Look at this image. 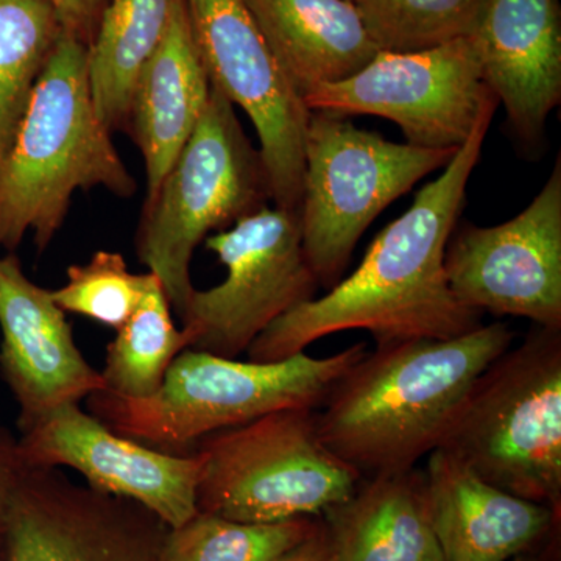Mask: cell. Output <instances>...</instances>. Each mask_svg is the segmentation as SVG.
<instances>
[{"label":"cell","instance_id":"1","mask_svg":"<svg viewBox=\"0 0 561 561\" xmlns=\"http://www.w3.org/2000/svg\"><path fill=\"white\" fill-rule=\"evenodd\" d=\"M497 106L494 95L485 102L467 142L442 175L421 187L411 208L373 239L356 272L279 317L251 343L249 360L289 359L343 331L370 332L376 346H387L446 341L481 327L482 313L449 289L445 250Z\"/></svg>","mask_w":561,"mask_h":561},{"label":"cell","instance_id":"2","mask_svg":"<svg viewBox=\"0 0 561 561\" xmlns=\"http://www.w3.org/2000/svg\"><path fill=\"white\" fill-rule=\"evenodd\" d=\"M507 324L376 346L316 411L321 442L362 478L409 471L440 448L479 375L511 348Z\"/></svg>","mask_w":561,"mask_h":561},{"label":"cell","instance_id":"3","mask_svg":"<svg viewBox=\"0 0 561 561\" xmlns=\"http://www.w3.org/2000/svg\"><path fill=\"white\" fill-rule=\"evenodd\" d=\"M111 135L92 99L88 46L62 31L0 171V250L14 253L33 232L38 253L46 251L77 191L135 195Z\"/></svg>","mask_w":561,"mask_h":561},{"label":"cell","instance_id":"4","mask_svg":"<svg viewBox=\"0 0 561 561\" xmlns=\"http://www.w3.org/2000/svg\"><path fill=\"white\" fill-rule=\"evenodd\" d=\"M364 342L328 357L306 353L279 362L227 359L186 350L147 398L99 390L92 416L116 434L169 454L194 453L202 438L283 409H317L332 386L367 354Z\"/></svg>","mask_w":561,"mask_h":561},{"label":"cell","instance_id":"5","mask_svg":"<svg viewBox=\"0 0 561 561\" xmlns=\"http://www.w3.org/2000/svg\"><path fill=\"white\" fill-rule=\"evenodd\" d=\"M442 449L491 485L561 505V331L535 327L479 375Z\"/></svg>","mask_w":561,"mask_h":561},{"label":"cell","instance_id":"6","mask_svg":"<svg viewBox=\"0 0 561 561\" xmlns=\"http://www.w3.org/2000/svg\"><path fill=\"white\" fill-rule=\"evenodd\" d=\"M271 202L260 149L247 138L236 106L210 84L197 128L147 198L136 232L140 264L160 278L180 319L195 290L191 265L197 247Z\"/></svg>","mask_w":561,"mask_h":561},{"label":"cell","instance_id":"7","mask_svg":"<svg viewBox=\"0 0 561 561\" xmlns=\"http://www.w3.org/2000/svg\"><path fill=\"white\" fill-rule=\"evenodd\" d=\"M459 149H423L360 130L348 116L311 111L300 205L302 250L319 287L341 283L373 220Z\"/></svg>","mask_w":561,"mask_h":561},{"label":"cell","instance_id":"8","mask_svg":"<svg viewBox=\"0 0 561 561\" xmlns=\"http://www.w3.org/2000/svg\"><path fill=\"white\" fill-rule=\"evenodd\" d=\"M198 511L232 522L316 518L356 491L362 476L321 442L313 409H283L202 438Z\"/></svg>","mask_w":561,"mask_h":561},{"label":"cell","instance_id":"9","mask_svg":"<svg viewBox=\"0 0 561 561\" xmlns=\"http://www.w3.org/2000/svg\"><path fill=\"white\" fill-rule=\"evenodd\" d=\"M205 243L227 278L191 295L181 317L190 350L236 359L279 317L316 298L298 213L268 205Z\"/></svg>","mask_w":561,"mask_h":561},{"label":"cell","instance_id":"10","mask_svg":"<svg viewBox=\"0 0 561 561\" xmlns=\"http://www.w3.org/2000/svg\"><path fill=\"white\" fill-rule=\"evenodd\" d=\"M493 92L474 36L421 51H383L359 72L302 98L309 111L386 117L411 146L460 149Z\"/></svg>","mask_w":561,"mask_h":561},{"label":"cell","instance_id":"11","mask_svg":"<svg viewBox=\"0 0 561 561\" xmlns=\"http://www.w3.org/2000/svg\"><path fill=\"white\" fill-rule=\"evenodd\" d=\"M168 534L138 502L25 467L0 518V561H168Z\"/></svg>","mask_w":561,"mask_h":561},{"label":"cell","instance_id":"12","mask_svg":"<svg viewBox=\"0 0 561 561\" xmlns=\"http://www.w3.org/2000/svg\"><path fill=\"white\" fill-rule=\"evenodd\" d=\"M454 297L472 311L561 331V160L530 205L496 227L457 224L446 243Z\"/></svg>","mask_w":561,"mask_h":561},{"label":"cell","instance_id":"13","mask_svg":"<svg viewBox=\"0 0 561 561\" xmlns=\"http://www.w3.org/2000/svg\"><path fill=\"white\" fill-rule=\"evenodd\" d=\"M210 80L256 128L273 205L300 213L309 111L276 65L245 0H186Z\"/></svg>","mask_w":561,"mask_h":561},{"label":"cell","instance_id":"14","mask_svg":"<svg viewBox=\"0 0 561 561\" xmlns=\"http://www.w3.org/2000/svg\"><path fill=\"white\" fill-rule=\"evenodd\" d=\"M28 468H70L101 493L138 502L169 529L198 513L203 457L150 448L106 427L79 404L49 413L18 438Z\"/></svg>","mask_w":561,"mask_h":561},{"label":"cell","instance_id":"15","mask_svg":"<svg viewBox=\"0 0 561 561\" xmlns=\"http://www.w3.org/2000/svg\"><path fill=\"white\" fill-rule=\"evenodd\" d=\"M0 378L20 405L18 430H32L66 404L103 390L51 290L33 283L14 253L0 254Z\"/></svg>","mask_w":561,"mask_h":561},{"label":"cell","instance_id":"16","mask_svg":"<svg viewBox=\"0 0 561 561\" xmlns=\"http://www.w3.org/2000/svg\"><path fill=\"white\" fill-rule=\"evenodd\" d=\"M483 81L505 106L519 146L541 149L561 102L559 0H490L474 33Z\"/></svg>","mask_w":561,"mask_h":561},{"label":"cell","instance_id":"17","mask_svg":"<svg viewBox=\"0 0 561 561\" xmlns=\"http://www.w3.org/2000/svg\"><path fill=\"white\" fill-rule=\"evenodd\" d=\"M423 472L427 515L445 561H512L552 530L560 512L491 485L438 448Z\"/></svg>","mask_w":561,"mask_h":561},{"label":"cell","instance_id":"18","mask_svg":"<svg viewBox=\"0 0 561 561\" xmlns=\"http://www.w3.org/2000/svg\"><path fill=\"white\" fill-rule=\"evenodd\" d=\"M209 92L186 0H173L164 36L140 69L131 94L128 131L146 162L147 198L157 194L197 128Z\"/></svg>","mask_w":561,"mask_h":561},{"label":"cell","instance_id":"19","mask_svg":"<svg viewBox=\"0 0 561 561\" xmlns=\"http://www.w3.org/2000/svg\"><path fill=\"white\" fill-rule=\"evenodd\" d=\"M280 72L301 101L378 55L351 0H245Z\"/></svg>","mask_w":561,"mask_h":561},{"label":"cell","instance_id":"20","mask_svg":"<svg viewBox=\"0 0 561 561\" xmlns=\"http://www.w3.org/2000/svg\"><path fill=\"white\" fill-rule=\"evenodd\" d=\"M323 515L337 561H445L416 468L362 479Z\"/></svg>","mask_w":561,"mask_h":561},{"label":"cell","instance_id":"21","mask_svg":"<svg viewBox=\"0 0 561 561\" xmlns=\"http://www.w3.org/2000/svg\"><path fill=\"white\" fill-rule=\"evenodd\" d=\"M173 0H108L88 47L92 99L111 133L128 131L133 87L168 28Z\"/></svg>","mask_w":561,"mask_h":561},{"label":"cell","instance_id":"22","mask_svg":"<svg viewBox=\"0 0 561 561\" xmlns=\"http://www.w3.org/2000/svg\"><path fill=\"white\" fill-rule=\"evenodd\" d=\"M61 32L49 0H0V171Z\"/></svg>","mask_w":561,"mask_h":561},{"label":"cell","instance_id":"23","mask_svg":"<svg viewBox=\"0 0 561 561\" xmlns=\"http://www.w3.org/2000/svg\"><path fill=\"white\" fill-rule=\"evenodd\" d=\"M171 309L154 276L138 309L106 346L103 390L138 400L160 389L173 360L190 350V339L176 330Z\"/></svg>","mask_w":561,"mask_h":561},{"label":"cell","instance_id":"24","mask_svg":"<svg viewBox=\"0 0 561 561\" xmlns=\"http://www.w3.org/2000/svg\"><path fill=\"white\" fill-rule=\"evenodd\" d=\"M313 518L241 523L201 512L165 538L168 561H276L319 527Z\"/></svg>","mask_w":561,"mask_h":561},{"label":"cell","instance_id":"25","mask_svg":"<svg viewBox=\"0 0 561 561\" xmlns=\"http://www.w3.org/2000/svg\"><path fill=\"white\" fill-rule=\"evenodd\" d=\"M379 50L435 49L478 32L490 0H353Z\"/></svg>","mask_w":561,"mask_h":561},{"label":"cell","instance_id":"26","mask_svg":"<svg viewBox=\"0 0 561 561\" xmlns=\"http://www.w3.org/2000/svg\"><path fill=\"white\" fill-rule=\"evenodd\" d=\"M154 276L128 271L121 253L98 251L87 264L70 265L68 280L51 290V298L62 312L119 330L138 309Z\"/></svg>","mask_w":561,"mask_h":561},{"label":"cell","instance_id":"27","mask_svg":"<svg viewBox=\"0 0 561 561\" xmlns=\"http://www.w3.org/2000/svg\"><path fill=\"white\" fill-rule=\"evenodd\" d=\"M60 18L62 31L91 46L108 0H49Z\"/></svg>","mask_w":561,"mask_h":561},{"label":"cell","instance_id":"28","mask_svg":"<svg viewBox=\"0 0 561 561\" xmlns=\"http://www.w3.org/2000/svg\"><path fill=\"white\" fill-rule=\"evenodd\" d=\"M24 468L18 449V438L7 427H0V518Z\"/></svg>","mask_w":561,"mask_h":561},{"label":"cell","instance_id":"29","mask_svg":"<svg viewBox=\"0 0 561 561\" xmlns=\"http://www.w3.org/2000/svg\"><path fill=\"white\" fill-rule=\"evenodd\" d=\"M276 561H337L330 531L324 523H320L312 535L290 551L283 553Z\"/></svg>","mask_w":561,"mask_h":561},{"label":"cell","instance_id":"30","mask_svg":"<svg viewBox=\"0 0 561 561\" xmlns=\"http://www.w3.org/2000/svg\"><path fill=\"white\" fill-rule=\"evenodd\" d=\"M512 561H545V560L538 559V557H530V556H527V553H524V556L516 557V559H513Z\"/></svg>","mask_w":561,"mask_h":561},{"label":"cell","instance_id":"31","mask_svg":"<svg viewBox=\"0 0 561 561\" xmlns=\"http://www.w3.org/2000/svg\"><path fill=\"white\" fill-rule=\"evenodd\" d=\"M351 2H353V0H351Z\"/></svg>","mask_w":561,"mask_h":561}]
</instances>
